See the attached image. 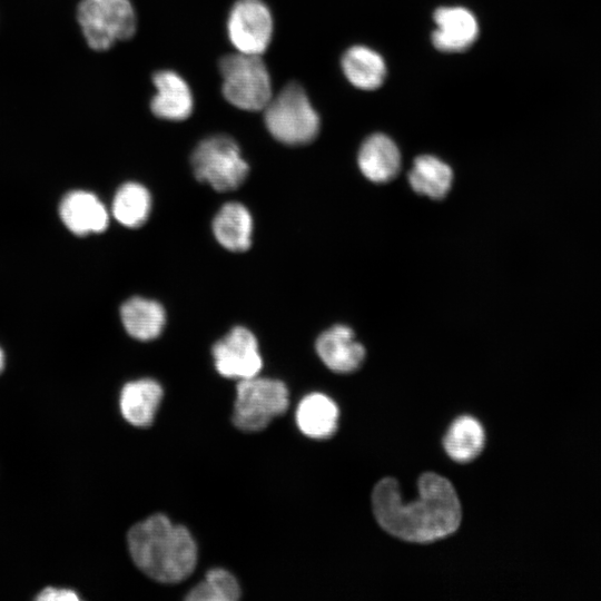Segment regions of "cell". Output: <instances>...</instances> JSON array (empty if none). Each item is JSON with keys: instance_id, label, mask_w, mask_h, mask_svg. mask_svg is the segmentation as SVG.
<instances>
[{"instance_id": "cell-2", "label": "cell", "mask_w": 601, "mask_h": 601, "mask_svg": "<svg viewBox=\"0 0 601 601\" xmlns=\"http://www.w3.org/2000/svg\"><path fill=\"white\" fill-rule=\"evenodd\" d=\"M127 541L135 564L158 582H180L195 569L197 548L191 534L162 514L136 523Z\"/></svg>"}, {"instance_id": "cell-11", "label": "cell", "mask_w": 601, "mask_h": 601, "mask_svg": "<svg viewBox=\"0 0 601 601\" xmlns=\"http://www.w3.org/2000/svg\"><path fill=\"white\" fill-rule=\"evenodd\" d=\"M323 363L336 373L357 370L364 361L365 348L355 339L353 331L344 325H335L323 332L315 344Z\"/></svg>"}, {"instance_id": "cell-12", "label": "cell", "mask_w": 601, "mask_h": 601, "mask_svg": "<svg viewBox=\"0 0 601 601\" xmlns=\"http://www.w3.org/2000/svg\"><path fill=\"white\" fill-rule=\"evenodd\" d=\"M62 223L73 234L85 236L104 231L109 221V215L99 198L85 190L67 194L59 206Z\"/></svg>"}, {"instance_id": "cell-21", "label": "cell", "mask_w": 601, "mask_h": 601, "mask_svg": "<svg viewBox=\"0 0 601 601\" xmlns=\"http://www.w3.org/2000/svg\"><path fill=\"white\" fill-rule=\"evenodd\" d=\"M484 431L472 416H460L450 426L443 444L447 455L460 463H466L480 455L484 446Z\"/></svg>"}, {"instance_id": "cell-16", "label": "cell", "mask_w": 601, "mask_h": 601, "mask_svg": "<svg viewBox=\"0 0 601 601\" xmlns=\"http://www.w3.org/2000/svg\"><path fill=\"white\" fill-rule=\"evenodd\" d=\"M162 398L160 384L151 378L127 383L120 393V411L127 422L144 427L152 423Z\"/></svg>"}, {"instance_id": "cell-1", "label": "cell", "mask_w": 601, "mask_h": 601, "mask_svg": "<svg viewBox=\"0 0 601 601\" xmlns=\"http://www.w3.org/2000/svg\"><path fill=\"white\" fill-rule=\"evenodd\" d=\"M418 497L405 503L395 479L374 487L372 506L383 530L404 541L428 543L454 533L462 520L457 494L449 480L427 472L418 480Z\"/></svg>"}, {"instance_id": "cell-4", "label": "cell", "mask_w": 601, "mask_h": 601, "mask_svg": "<svg viewBox=\"0 0 601 601\" xmlns=\"http://www.w3.org/2000/svg\"><path fill=\"white\" fill-rule=\"evenodd\" d=\"M223 93L233 106L258 111L272 99V82L260 56L236 52L219 61Z\"/></svg>"}, {"instance_id": "cell-3", "label": "cell", "mask_w": 601, "mask_h": 601, "mask_svg": "<svg viewBox=\"0 0 601 601\" xmlns=\"http://www.w3.org/2000/svg\"><path fill=\"white\" fill-rule=\"evenodd\" d=\"M264 120L278 141L299 146L313 141L321 127L319 116L305 90L296 82L285 86L264 108Z\"/></svg>"}, {"instance_id": "cell-19", "label": "cell", "mask_w": 601, "mask_h": 601, "mask_svg": "<svg viewBox=\"0 0 601 601\" xmlns=\"http://www.w3.org/2000/svg\"><path fill=\"white\" fill-rule=\"evenodd\" d=\"M342 68L348 81L362 90L378 88L386 75L384 59L365 46L347 49L342 58Z\"/></svg>"}, {"instance_id": "cell-14", "label": "cell", "mask_w": 601, "mask_h": 601, "mask_svg": "<svg viewBox=\"0 0 601 601\" xmlns=\"http://www.w3.org/2000/svg\"><path fill=\"white\" fill-rule=\"evenodd\" d=\"M358 166L368 180L386 183L397 175L401 167V154L390 137L374 134L361 146Z\"/></svg>"}, {"instance_id": "cell-23", "label": "cell", "mask_w": 601, "mask_h": 601, "mask_svg": "<svg viewBox=\"0 0 601 601\" xmlns=\"http://www.w3.org/2000/svg\"><path fill=\"white\" fill-rule=\"evenodd\" d=\"M240 588L236 578L224 569H211L199 584L186 595L188 601H236Z\"/></svg>"}, {"instance_id": "cell-9", "label": "cell", "mask_w": 601, "mask_h": 601, "mask_svg": "<svg viewBox=\"0 0 601 601\" xmlns=\"http://www.w3.org/2000/svg\"><path fill=\"white\" fill-rule=\"evenodd\" d=\"M217 372L227 378L245 380L256 376L263 365L258 342L244 326H235L213 346Z\"/></svg>"}, {"instance_id": "cell-18", "label": "cell", "mask_w": 601, "mask_h": 601, "mask_svg": "<svg viewBox=\"0 0 601 601\" xmlns=\"http://www.w3.org/2000/svg\"><path fill=\"white\" fill-rule=\"evenodd\" d=\"M296 422L302 433L308 437L327 439L337 428V405L324 394H309L297 406Z\"/></svg>"}, {"instance_id": "cell-24", "label": "cell", "mask_w": 601, "mask_h": 601, "mask_svg": "<svg viewBox=\"0 0 601 601\" xmlns=\"http://www.w3.org/2000/svg\"><path fill=\"white\" fill-rule=\"evenodd\" d=\"M41 601H77L79 595L69 589L46 588L36 598Z\"/></svg>"}, {"instance_id": "cell-5", "label": "cell", "mask_w": 601, "mask_h": 601, "mask_svg": "<svg viewBox=\"0 0 601 601\" xmlns=\"http://www.w3.org/2000/svg\"><path fill=\"white\" fill-rule=\"evenodd\" d=\"M190 161L195 177L217 191L238 188L249 171L237 142L225 135H215L201 140L195 148Z\"/></svg>"}, {"instance_id": "cell-8", "label": "cell", "mask_w": 601, "mask_h": 601, "mask_svg": "<svg viewBox=\"0 0 601 601\" xmlns=\"http://www.w3.org/2000/svg\"><path fill=\"white\" fill-rule=\"evenodd\" d=\"M227 32L238 52L260 56L272 39V14L260 0H238L230 10Z\"/></svg>"}, {"instance_id": "cell-6", "label": "cell", "mask_w": 601, "mask_h": 601, "mask_svg": "<svg viewBox=\"0 0 601 601\" xmlns=\"http://www.w3.org/2000/svg\"><path fill=\"white\" fill-rule=\"evenodd\" d=\"M286 385L278 380L253 376L240 380L236 388L234 425L244 432L264 430L288 407Z\"/></svg>"}, {"instance_id": "cell-20", "label": "cell", "mask_w": 601, "mask_h": 601, "mask_svg": "<svg viewBox=\"0 0 601 601\" xmlns=\"http://www.w3.org/2000/svg\"><path fill=\"white\" fill-rule=\"evenodd\" d=\"M408 179L417 194L439 199L450 190L453 173L451 167L437 157L422 155L414 160Z\"/></svg>"}, {"instance_id": "cell-25", "label": "cell", "mask_w": 601, "mask_h": 601, "mask_svg": "<svg viewBox=\"0 0 601 601\" xmlns=\"http://www.w3.org/2000/svg\"><path fill=\"white\" fill-rule=\"evenodd\" d=\"M3 366H4V354H3L2 349L0 348V373L3 370Z\"/></svg>"}, {"instance_id": "cell-22", "label": "cell", "mask_w": 601, "mask_h": 601, "mask_svg": "<svg viewBox=\"0 0 601 601\" xmlns=\"http://www.w3.org/2000/svg\"><path fill=\"white\" fill-rule=\"evenodd\" d=\"M111 211L124 226L137 228L145 224L151 211V196L141 184L129 181L115 194Z\"/></svg>"}, {"instance_id": "cell-17", "label": "cell", "mask_w": 601, "mask_h": 601, "mask_svg": "<svg viewBox=\"0 0 601 601\" xmlns=\"http://www.w3.org/2000/svg\"><path fill=\"white\" fill-rule=\"evenodd\" d=\"M120 318L127 333L138 341L158 337L166 324L161 304L140 296L131 297L121 305Z\"/></svg>"}, {"instance_id": "cell-15", "label": "cell", "mask_w": 601, "mask_h": 601, "mask_svg": "<svg viewBox=\"0 0 601 601\" xmlns=\"http://www.w3.org/2000/svg\"><path fill=\"white\" fill-rule=\"evenodd\" d=\"M213 233L224 248L235 253L247 250L253 235L249 210L237 201L225 204L213 219Z\"/></svg>"}, {"instance_id": "cell-7", "label": "cell", "mask_w": 601, "mask_h": 601, "mask_svg": "<svg viewBox=\"0 0 601 601\" xmlns=\"http://www.w3.org/2000/svg\"><path fill=\"white\" fill-rule=\"evenodd\" d=\"M77 18L88 46L98 51L129 39L136 31V13L129 0H81Z\"/></svg>"}, {"instance_id": "cell-10", "label": "cell", "mask_w": 601, "mask_h": 601, "mask_svg": "<svg viewBox=\"0 0 601 601\" xmlns=\"http://www.w3.org/2000/svg\"><path fill=\"white\" fill-rule=\"evenodd\" d=\"M433 18L436 29L432 33V42L441 51H464L477 38V21L474 14L463 7H441L435 10Z\"/></svg>"}, {"instance_id": "cell-13", "label": "cell", "mask_w": 601, "mask_h": 601, "mask_svg": "<svg viewBox=\"0 0 601 601\" xmlns=\"http://www.w3.org/2000/svg\"><path fill=\"white\" fill-rule=\"evenodd\" d=\"M157 89L150 102L155 116L166 120L180 121L188 118L194 108V99L188 83L176 72L161 70L154 75Z\"/></svg>"}]
</instances>
